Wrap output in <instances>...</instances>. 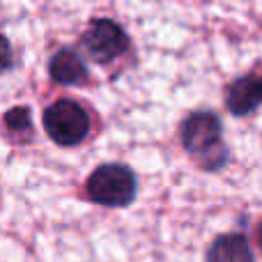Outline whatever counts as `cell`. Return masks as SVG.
<instances>
[{
  "instance_id": "obj_1",
  "label": "cell",
  "mask_w": 262,
  "mask_h": 262,
  "mask_svg": "<svg viewBox=\"0 0 262 262\" xmlns=\"http://www.w3.org/2000/svg\"><path fill=\"white\" fill-rule=\"evenodd\" d=\"M182 145L195 166L207 172H216L226 166L228 147L221 136V120L209 111L191 113L182 124Z\"/></svg>"
},
{
  "instance_id": "obj_2",
  "label": "cell",
  "mask_w": 262,
  "mask_h": 262,
  "mask_svg": "<svg viewBox=\"0 0 262 262\" xmlns=\"http://www.w3.org/2000/svg\"><path fill=\"white\" fill-rule=\"evenodd\" d=\"M88 198L104 207H127L136 198V175L122 163H104L85 182Z\"/></svg>"
},
{
  "instance_id": "obj_3",
  "label": "cell",
  "mask_w": 262,
  "mask_h": 262,
  "mask_svg": "<svg viewBox=\"0 0 262 262\" xmlns=\"http://www.w3.org/2000/svg\"><path fill=\"white\" fill-rule=\"evenodd\" d=\"M44 131L53 143L72 147L90 134V115L78 101L58 99L44 111Z\"/></svg>"
},
{
  "instance_id": "obj_4",
  "label": "cell",
  "mask_w": 262,
  "mask_h": 262,
  "mask_svg": "<svg viewBox=\"0 0 262 262\" xmlns=\"http://www.w3.org/2000/svg\"><path fill=\"white\" fill-rule=\"evenodd\" d=\"M81 46L95 62H113L129 51V37L122 26L111 18H95L81 37Z\"/></svg>"
},
{
  "instance_id": "obj_5",
  "label": "cell",
  "mask_w": 262,
  "mask_h": 262,
  "mask_svg": "<svg viewBox=\"0 0 262 262\" xmlns=\"http://www.w3.org/2000/svg\"><path fill=\"white\" fill-rule=\"evenodd\" d=\"M262 104V72L255 69L249 76L230 83L226 92V106L232 115H251Z\"/></svg>"
},
{
  "instance_id": "obj_6",
  "label": "cell",
  "mask_w": 262,
  "mask_h": 262,
  "mask_svg": "<svg viewBox=\"0 0 262 262\" xmlns=\"http://www.w3.org/2000/svg\"><path fill=\"white\" fill-rule=\"evenodd\" d=\"M49 74L60 85H76V83H83L88 78V67L76 51L64 46V49L53 53L49 62Z\"/></svg>"
},
{
  "instance_id": "obj_7",
  "label": "cell",
  "mask_w": 262,
  "mask_h": 262,
  "mask_svg": "<svg viewBox=\"0 0 262 262\" xmlns=\"http://www.w3.org/2000/svg\"><path fill=\"white\" fill-rule=\"evenodd\" d=\"M207 262H255V258L249 239L239 232H230L214 239L207 251Z\"/></svg>"
},
{
  "instance_id": "obj_8",
  "label": "cell",
  "mask_w": 262,
  "mask_h": 262,
  "mask_svg": "<svg viewBox=\"0 0 262 262\" xmlns=\"http://www.w3.org/2000/svg\"><path fill=\"white\" fill-rule=\"evenodd\" d=\"M5 129L16 136H30V131H32L30 108L28 106H16V108L7 111V115H5Z\"/></svg>"
},
{
  "instance_id": "obj_9",
  "label": "cell",
  "mask_w": 262,
  "mask_h": 262,
  "mask_svg": "<svg viewBox=\"0 0 262 262\" xmlns=\"http://www.w3.org/2000/svg\"><path fill=\"white\" fill-rule=\"evenodd\" d=\"M14 67V51L5 35H0V74Z\"/></svg>"
},
{
  "instance_id": "obj_10",
  "label": "cell",
  "mask_w": 262,
  "mask_h": 262,
  "mask_svg": "<svg viewBox=\"0 0 262 262\" xmlns=\"http://www.w3.org/2000/svg\"><path fill=\"white\" fill-rule=\"evenodd\" d=\"M258 244H260V249H262V223L258 226Z\"/></svg>"
}]
</instances>
